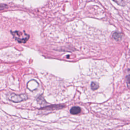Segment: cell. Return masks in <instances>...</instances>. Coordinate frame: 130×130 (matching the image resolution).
<instances>
[{
	"label": "cell",
	"mask_w": 130,
	"mask_h": 130,
	"mask_svg": "<svg viewBox=\"0 0 130 130\" xmlns=\"http://www.w3.org/2000/svg\"><path fill=\"white\" fill-rule=\"evenodd\" d=\"M14 38L19 43H25L29 38V36L25 32L20 31H11Z\"/></svg>",
	"instance_id": "1"
},
{
	"label": "cell",
	"mask_w": 130,
	"mask_h": 130,
	"mask_svg": "<svg viewBox=\"0 0 130 130\" xmlns=\"http://www.w3.org/2000/svg\"><path fill=\"white\" fill-rule=\"evenodd\" d=\"M27 95L26 94H21L18 95L12 93L10 94L8 96V99H9V100L15 103L25 101L27 100Z\"/></svg>",
	"instance_id": "2"
},
{
	"label": "cell",
	"mask_w": 130,
	"mask_h": 130,
	"mask_svg": "<svg viewBox=\"0 0 130 130\" xmlns=\"http://www.w3.org/2000/svg\"><path fill=\"white\" fill-rule=\"evenodd\" d=\"M80 112H81V108L79 107H77V106L73 107L70 109V113L73 115L78 114Z\"/></svg>",
	"instance_id": "3"
},
{
	"label": "cell",
	"mask_w": 130,
	"mask_h": 130,
	"mask_svg": "<svg viewBox=\"0 0 130 130\" xmlns=\"http://www.w3.org/2000/svg\"><path fill=\"white\" fill-rule=\"evenodd\" d=\"M112 37L115 40L119 41L121 40L122 37V35L121 33L119 32H114L112 34Z\"/></svg>",
	"instance_id": "4"
},
{
	"label": "cell",
	"mask_w": 130,
	"mask_h": 130,
	"mask_svg": "<svg viewBox=\"0 0 130 130\" xmlns=\"http://www.w3.org/2000/svg\"><path fill=\"white\" fill-rule=\"evenodd\" d=\"M63 107V105H52L48 106L46 107H44L42 108V109H46V110H53V109H61Z\"/></svg>",
	"instance_id": "5"
},
{
	"label": "cell",
	"mask_w": 130,
	"mask_h": 130,
	"mask_svg": "<svg viewBox=\"0 0 130 130\" xmlns=\"http://www.w3.org/2000/svg\"><path fill=\"white\" fill-rule=\"evenodd\" d=\"M91 88L92 90H96L99 88V85L95 82H92L91 84Z\"/></svg>",
	"instance_id": "6"
},
{
	"label": "cell",
	"mask_w": 130,
	"mask_h": 130,
	"mask_svg": "<svg viewBox=\"0 0 130 130\" xmlns=\"http://www.w3.org/2000/svg\"><path fill=\"white\" fill-rule=\"evenodd\" d=\"M126 83H127V86L129 88H130V72L129 73V74L127 75H126Z\"/></svg>",
	"instance_id": "7"
},
{
	"label": "cell",
	"mask_w": 130,
	"mask_h": 130,
	"mask_svg": "<svg viewBox=\"0 0 130 130\" xmlns=\"http://www.w3.org/2000/svg\"><path fill=\"white\" fill-rule=\"evenodd\" d=\"M7 7V5L4 4H0V10L5 9Z\"/></svg>",
	"instance_id": "8"
}]
</instances>
